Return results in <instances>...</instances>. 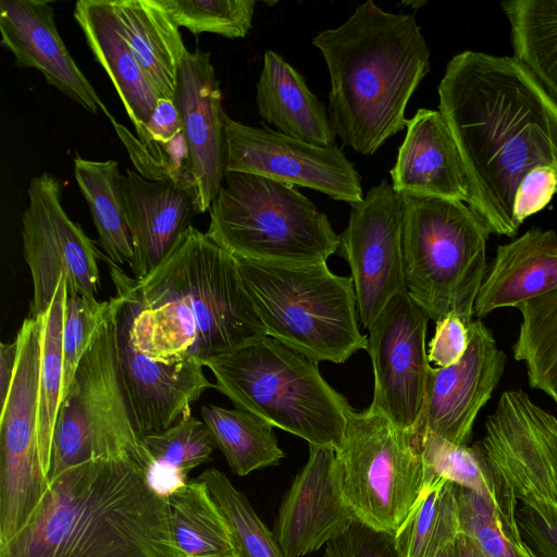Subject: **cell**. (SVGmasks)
<instances>
[{
	"mask_svg": "<svg viewBox=\"0 0 557 557\" xmlns=\"http://www.w3.org/2000/svg\"><path fill=\"white\" fill-rule=\"evenodd\" d=\"M65 294L64 276L48 309L37 317L40 322L37 430L40 457L48 476L54 429L63 401L62 334Z\"/></svg>",
	"mask_w": 557,
	"mask_h": 557,
	"instance_id": "cell-33",
	"label": "cell"
},
{
	"mask_svg": "<svg viewBox=\"0 0 557 557\" xmlns=\"http://www.w3.org/2000/svg\"><path fill=\"white\" fill-rule=\"evenodd\" d=\"M516 308L521 323L515 359L525 363L530 386L549 396L557 383V289Z\"/></svg>",
	"mask_w": 557,
	"mask_h": 557,
	"instance_id": "cell-36",
	"label": "cell"
},
{
	"mask_svg": "<svg viewBox=\"0 0 557 557\" xmlns=\"http://www.w3.org/2000/svg\"><path fill=\"white\" fill-rule=\"evenodd\" d=\"M389 174L393 189L401 196L468 202L463 163L440 111L421 108L407 120L406 136Z\"/></svg>",
	"mask_w": 557,
	"mask_h": 557,
	"instance_id": "cell-23",
	"label": "cell"
},
{
	"mask_svg": "<svg viewBox=\"0 0 557 557\" xmlns=\"http://www.w3.org/2000/svg\"><path fill=\"white\" fill-rule=\"evenodd\" d=\"M124 193L134 246L129 268L134 277L141 278L166 258L200 213L198 190L168 181H148L127 169Z\"/></svg>",
	"mask_w": 557,
	"mask_h": 557,
	"instance_id": "cell-22",
	"label": "cell"
},
{
	"mask_svg": "<svg viewBox=\"0 0 557 557\" xmlns=\"http://www.w3.org/2000/svg\"><path fill=\"white\" fill-rule=\"evenodd\" d=\"M494 478L523 505L557 504V418L520 389L504 392L474 443Z\"/></svg>",
	"mask_w": 557,
	"mask_h": 557,
	"instance_id": "cell-13",
	"label": "cell"
},
{
	"mask_svg": "<svg viewBox=\"0 0 557 557\" xmlns=\"http://www.w3.org/2000/svg\"><path fill=\"white\" fill-rule=\"evenodd\" d=\"M323 557H400L394 535L356 521L343 535L331 541Z\"/></svg>",
	"mask_w": 557,
	"mask_h": 557,
	"instance_id": "cell-43",
	"label": "cell"
},
{
	"mask_svg": "<svg viewBox=\"0 0 557 557\" xmlns=\"http://www.w3.org/2000/svg\"><path fill=\"white\" fill-rule=\"evenodd\" d=\"M520 535L537 557H557V504L523 505L516 510Z\"/></svg>",
	"mask_w": 557,
	"mask_h": 557,
	"instance_id": "cell-42",
	"label": "cell"
},
{
	"mask_svg": "<svg viewBox=\"0 0 557 557\" xmlns=\"http://www.w3.org/2000/svg\"><path fill=\"white\" fill-rule=\"evenodd\" d=\"M557 289V234L532 227L499 245L479 289L473 315L517 307Z\"/></svg>",
	"mask_w": 557,
	"mask_h": 557,
	"instance_id": "cell-24",
	"label": "cell"
},
{
	"mask_svg": "<svg viewBox=\"0 0 557 557\" xmlns=\"http://www.w3.org/2000/svg\"><path fill=\"white\" fill-rule=\"evenodd\" d=\"M225 172H242L320 191L351 207L363 199L361 177L336 145L318 146L268 126L224 116Z\"/></svg>",
	"mask_w": 557,
	"mask_h": 557,
	"instance_id": "cell-14",
	"label": "cell"
},
{
	"mask_svg": "<svg viewBox=\"0 0 557 557\" xmlns=\"http://www.w3.org/2000/svg\"><path fill=\"white\" fill-rule=\"evenodd\" d=\"M461 533L453 483L426 476L422 493L394 534L400 557H449Z\"/></svg>",
	"mask_w": 557,
	"mask_h": 557,
	"instance_id": "cell-29",
	"label": "cell"
},
{
	"mask_svg": "<svg viewBox=\"0 0 557 557\" xmlns=\"http://www.w3.org/2000/svg\"><path fill=\"white\" fill-rule=\"evenodd\" d=\"M74 177L88 203L99 243L109 261L121 267L134 260V246L128 225L125 175L115 160L95 161L76 156Z\"/></svg>",
	"mask_w": 557,
	"mask_h": 557,
	"instance_id": "cell-28",
	"label": "cell"
},
{
	"mask_svg": "<svg viewBox=\"0 0 557 557\" xmlns=\"http://www.w3.org/2000/svg\"><path fill=\"white\" fill-rule=\"evenodd\" d=\"M178 27L194 35L244 38L252 26L255 0H158Z\"/></svg>",
	"mask_w": 557,
	"mask_h": 557,
	"instance_id": "cell-39",
	"label": "cell"
},
{
	"mask_svg": "<svg viewBox=\"0 0 557 557\" xmlns=\"http://www.w3.org/2000/svg\"><path fill=\"white\" fill-rule=\"evenodd\" d=\"M450 557H485L474 542L460 533L455 542Z\"/></svg>",
	"mask_w": 557,
	"mask_h": 557,
	"instance_id": "cell-48",
	"label": "cell"
},
{
	"mask_svg": "<svg viewBox=\"0 0 557 557\" xmlns=\"http://www.w3.org/2000/svg\"><path fill=\"white\" fill-rule=\"evenodd\" d=\"M429 320L404 292L389 300L368 330L374 376L370 406L412 436L422 418L431 367L425 347Z\"/></svg>",
	"mask_w": 557,
	"mask_h": 557,
	"instance_id": "cell-16",
	"label": "cell"
},
{
	"mask_svg": "<svg viewBox=\"0 0 557 557\" xmlns=\"http://www.w3.org/2000/svg\"><path fill=\"white\" fill-rule=\"evenodd\" d=\"M173 101L178 110L200 213L209 211L224 181L225 112L210 53L188 51L178 69Z\"/></svg>",
	"mask_w": 557,
	"mask_h": 557,
	"instance_id": "cell-20",
	"label": "cell"
},
{
	"mask_svg": "<svg viewBox=\"0 0 557 557\" xmlns=\"http://www.w3.org/2000/svg\"><path fill=\"white\" fill-rule=\"evenodd\" d=\"M120 306L121 297L115 294L63 398L52 440L49 481L73 467L97 460L133 461L148 475L153 467L135 426L121 375Z\"/></svg>",
	"mask_w": 557,
	"mask_h": 557,
	"instance_id": "cell-9",
	"label": "cell"
},
{
	"mask_svg": "<svg viewBox=\"0 0 557 557\" xmlns=\"http://www.w3.org/2000/svg\"><path fill=\"white\" fill-rule=\"evenodd\" d=\"M461 533L485 557H521L522 537L516 520L517 498L505 485L494 495L455 485Z\"/></svg>",
	"mask_w": 557,
	"mask_h": 557,
	"instance_id": "cell-34",
	"label": "cell"
},
{
	"mask_svg": "<svg viewBox=\"0 0 557 557\" xmlns=\"http://www.w3.org/2000/svg\"><path fill=\"white\" fill-rule=\"evenodd\" d=\"M337 454L344 495L358 521L394 535L424 486V465L414 437L372 406L354 409Z\"/></svg>",
	"mask_w": 557,
	"mask_h": 557,
	"instance_id": "cell-10",
	"label": "cell"
},
{
	"mask_svg": "<svg viewBox=\"0 0 557 557\" xmlns=\"http://www.w3.org/2000/svg\"><path fill=\"white\" fill-rule=\"evenodd\" d=\"M73 15L95 60L111 79L136 137L148 145L146 125L160 96L123 37L112 0H79Z\"/></svg>",
	"mask_w": 557,
	"mask_h": 557,
	"instance_id": "cell-25",
	"label": "cell"
},
{
	"mask_svg": "<svg viewBox=\"0 0 557 557\" xmlns=\"http://www.w3.org/2000/svg\"><path fill=\"white\" fill-rule=\"evenodd\" d=\"M557 193V168L532 169L520 182L513 202V219L520 226L527 218L541 211Z\"/></svg>",
	"mask_w": 557,
	"mask_h": 557,
	"instance_id": "cell-44",
	"label": "cell"
},
{
	"mask_svg": "<svg viewBox=\"0 0 557 557\" xmlns=\"http://www.w3.org/2000/svg\"><path fill=\"white\" fill-rule=\"evenodd\" d=\"M110 299L91 300L67 290L64 299L63 347V398L69 392L77 367L90 346L97 330L104 320Z\"/></svg>",
	"mask_w": 557,
	"mask_h": 557,
	"instance_id": "cell-41",
	"label": "cell"
},
{
	"mask_svg": "<svg viewBox=\"0 0 557 557\" xmlns=\"http://www.w3.org/2000/svg\"><path fill=\"white\" fill-rule=\"evenodd\" d=\"M112 125L137 173L144 178L168 181L197 188L183 132L168 143L151 141L144 145L124 125L116 121H113Z\"/></svg>",
	"mask_w": 557,
	"mask_h": 557,
	"instance_id": "cell-40",
	"label": "cell"
},
{
	"mask_svg": "<svg viewBox=\"0 0 557 557\" xmlns=\"http://www.w3.org/2000/svg\"><path fill=\"white\" fill-rule=\"evenodd\" d=\"M259 115L278 132L318 146H332L335 133L325 106L305 77L280 54L267 50L257 82Z\"/></svg>",
	"mask_w": 557,
	"mask_h": 557,
	"instance_id": "cell-26",
	"label": "cell"
},
{
	"mask_svg": "<svg viewBox=\"0 0 557 557\" xmlns=\"http://www.w3.org/2000/svg\"><path fill=\"white\" fill-rule=\"evenodd\" d=\"M0 45L14 57L18 67L35 69L47 83L92 114L113 115L66 49L54 22L51 2L2 0Z\"/></svg>",
	"mask_w": 557,
	"mask_h": 557,
	"instance_id": "cell-21",
	"label": "cell"
},
{
	"mask_svg": "<svg viewBox=\"0 0 557 557\" xmlns=\"http://www.w3.org/2000/svg\"><path fill=\"white\" fill-rule=\"evenodd\" d=\"M330 74L327 113L343 145L372 156L406 127V108L430 72L431 51L413 14L359 4L311 40Z\"/></svg>",
	"mask_w": 557,
	"mask_h": 557,
	"instance_id": "cell-4",
	"label": "cell"
},
{
	"mask_svg": "<svg viewBox=\"0 0 557 557\" xmlns=\"http://www.w3.org/2000/svg\"><path fill=\"white\" fill-rule=\"evenodd\" d=\"M400 197L408 295L431 320L455 313L469 326L487 272L490 231L463 201Z\"/></svg>",
	"mask_w": 557,
	"mask_h": 557,
	"instance_id": "cell-8",
	"label": "cell"
},
{
	"mask_svg": "<svg viewBox=\"0 0 557 557\" xmlns=\"http://www.w3.org/2000/svg\"><path fill=\"white\" fill-rule=\"evenodd\" d=\"M200 412L215 446L237 475L277 465L285 456L273 426L253 413L211 404L202 405Z\"/></svg>",
	"mask_w": 557,
	"mask_h": 557,
	"instance_id": "cell-30",
	"label": "cell"
},
{
	"mask_svg": "<svg viewBox=\"0 0 557 557\" xmlns=\"http://www.w3.org/2000/svg\"><path fill=\"white\" fill-rule=\"evenodd\" d=\"M356 521L344 495L337 451L309 445V458L287 491L274 527L284 557H304L319 550Z\"/></svg>",
	"mask_w": 557,
	"mask_h": 557,
	"instance_id": "cell-18",
	"label": "cell"
},
{
	"mask_svg": "<svg viewBox=\"0 0 557 557\" xmlns=\"http://www.w3.org/2000/svg\"><path fill=\"white\" fill-rule=\"evenodd\" d=\"M520 554H521V557H537L529 547L528 545L522 542L521 544V547H520Z\"/></svg>",
	"mask_w": 557,
	"mask_h": 557,
	"instance_id": "cell-49",
	"label": "cell"
},
{
	"mask_svg": "<svg viewBox=\"0 0 557 557\" xmlns=\"http://www.w3.org/2000/svg\"><path fill=\"white\" fill-rule=\"evenodd\" d=\"M438 111L460 153L467 205L490 233L513 237V202L534 168H557V102L515 58L466 50L437 87Z\"/></svg>",
	"mask_w": 557,
	"mask_h": 557,
	"instance_id": "cell-1",
	"label": "cell"
},
{
	"mask_svg": "<svg viewBox=\"0 0 557 557\" xmlns=\"http://www.w3.org/2000/svg\"><path fill=\"white\" fill-rule=\"evenodd\" d=\"M469 341V330L455 313L436 321L435 333L429 343L428 360L436 368L458 362L463 356Z\"/></svg>",
	"mask_w": 557,
	"mask_h": 557,
	"instance_id": "cell-45",
	"label": "cell"
},
{
	"mask_svg": "<svg viewBox=\"0 0 557 557\" xmlns=\"http://www.w3.org/2000/svg\"><path fill=\"white\" fill-rule=\"evenodd\" d=\"M237 263L268 336L317 363H344L367 349L351 276L333 273L326 262Z\"/></svg>",
	"mask_w": 557,
	"mask_h": 557,
	"instance_id": "cell-6",
	"label": "cell"
},
{
	"mask_svg": "<svg viewBox=\"0 0 557 557\" xmlns=\"http://www.w3.org/2000/svg\"><path fill=\"white\" fill-rule=\"evenodd\" d=\"M450 554H451V553H450ZM449 557H450V555H449Z\"/></svg>",
	"mask_w": 557,
	"mask_h": 557,
	"instance_id": "cell-51",
	"label": "cell"
},
{
	"mask_svg": "<svg viewBox=\"0 0 557 557\" xmlns=\"http://www.w3.org/2000/svg\"><path fill=\"white\" fill-rule=\"evenodd\" d=\"M468 330V346L458 362L429 368L424 408L413 437L431 433L456 444H467L479 411L498 385L506 354L480 319L472 320Z\"/></svg>",
	"mask_w": 557,
	"mask_h": 557,
	"instance_id": "cell-17",
	"label": "cell"
},
{
	"mask_svg": "<svg viewBox=\"0 0 557 557\" xmlns=\"http://www.w3.org/2000/svg\"><path fill=\"white\" fill-rule=\"evenodd\" d=\"M141 440L153 460L148 480L166 498L187 483V473L208 461L216 447L206 423L194 416Z\"/></svg>",
	"mask_w": 557,
	"mask_h": 557,
	"instance_id": "cell-35",
	"label": "cell"
},
{
	"mask_svg": "<svg viewBox=\"0 0 557 557\" xmlns=\"http://www.w3.org/2000/svg\"><path fill=\"white\" fill-rule=\"evenodd\" d=\"M549 397L557 404V383H556L553 392L550 393Z\"/></svg>",
	"mask_w": 557,
	"mask_h": 557,
	"instance_id": "cell-50",
	"label": "cell"
},
{
	"mask_svg": "<svg viewBox=\"0 0 557 557\" xmlns=\"http://www.w3.org/2000/svg\"><path fill=\"white\" fill-rule=\"evenodd\" d=\"M168 503L173 539L185 557H235L226 523L202 481L180 486Z\"/></svg>",
	"mask_w": 557,
	"mask_h": 557,
	"instance_id": "cell-32",
	"label": "cell"
},
{
	"mask_svg": "<svg viewBox=\"0 0 557 557\" xmlns=\"http://www.w3.org/2000/svg\"><path fill=\"white\" fill-rule=\"evenodd\" d=\"M0 557H185L168 498L128 460H97L53 480Z\"/></svg>",
	"mask_w": 557,
	"mask_h": 557,
	"instance_id": "cell-3",
	"label": "cell"
},
{
	"mask_svg": "<svg viewBox=\"0 0 557 557\" xmlns=\"http://www.w3.org/2000/svg\"><path fill=\"white\" fill-rule=\"evenodd\" d=\"M201 363L236 408L309 445L341 449L354 408L323 379L317 362L262 335Z\"/></svg>",
	"mask_w": 557,
	"mask_h": 557,
	"instance_id": "cell-5",
	"label": "cell"
},
{
	"mask_svg": "<svg viewBox=\"0 0 557 557\" xmlns=\"http://www.w3.org/2000/svg\"><path fill=\"white\" fill-rule=\"evenodd\" d=\"M424 465V479L440 476L483 495H494L503 483L495 480L473 444H456L425 433L414 437Z\"/></svg>",
	"mask_w": 557,
	"mask_h": 557,
	"instance_id": "cell-38",
	"label": "cell"
},
{
	"mask_svg": "<svg viewBox=\"0 0 557 557\" xmlns=\"http://www.w3.org/2000/svg\"><path fill=\"white\" fill-rule=\"evenodd\" d=\"M404 208L383 180L351 207L339 249L348 262L359 322L369 330L389 300L408 292L403 249Z\"/></svg>",
	"mask_w": 557,
	"mask_h": 557,
	"instance_id": "cell-15",
	"label": "cell"
},
{
	"mask_svg": "<svg viewBox=\"0 0 557 557\" xmlns=\"http://www.w3.org/2000/svg\"><path fill=\"white\" fill-rule=\"evenodd\" d=\"M502 9L513 57L557 102V0H510Z\"/></svg>",
	"mask_w": 557,
	"mask_h": 557,
	"instance_id": "cell-31",
	"label": "cell"
},
{
	"mask_svg": "<svg viewBox=\"0 0 557 557\" xmlns=\"http://www.w3.org/2000/svg\"><path fill=\"white\" fill-rule=\"evenodd\" d=\"M223 182L206 234L236 259L321 263L339 249L327 215L295 186L242 172Z\"/></svg>",
	"mask_w": 557,
	"mask_h": 557,
	"instance_id": "cell-7",
	"label": "cell"
},
{
	"mask_svg": "<svg viewBox=\"0 0 557 557\" xmlns=\"http://www.w3.org/2000/svg\"><path fill=\"white\" fill-rule=\"evenodd\" d=\"M62 190V183L48 172L34 176L27 189L22 240L33 282L29 318L48 309L64 276L69 292L91 300L99 295L101 255L63 209Z\"/></svg>",
	"mask_w": 557,
	"mask_h": 557,
	"instance_id": "cell-12",
	"label": "cell"
},
{
	"mask_svg": "<svg viewBox=\"0 0 557 557\" xmlns=\"http://www.w3.org/2000/svg\"><path fill=\"white\" fill-rule=\"evenodd\" d=\"M182 132L180 113L173 99L159 98L146 125L149 144L168 143Z\"/></svg>",
	"mask_w": 557,
	"mask_h": 557,
	"instance_id": "cell-46",
	"label": "cell"
},
{
	"mask_svg": "<svg viewBox=\"0 0 557 557\" xmlns=\"http://www.w3.org/2000/svg\"><path fill=\"white\" fill-rule=\"evenodd\" d=\"M17 339L10 343H1L0 345V398L1 406L4 404L10 386L13 380V374L17 358Z\"/></svg>",
	"mask_w": 557,
	"mask_h": 557,
	"instance_id": "cell-47",
	"label": "cell"
},
{
	"mask_svg": "<svg viewBox=\"0 0 557 557\" xmlns=\"http://www.w3.org/2000/svg\"><path fill=\"white\" fill-rule=\"evenodd\" d=\"M198 479L206 484L226 523L235 557H284L275 535L225 473L210 468Z\"/></svg>",
	"mask_w": 557,
	"mask_h": 557,
	"instance_id": "cell-37",
	"label": "cell"
},
{
	"mask_svg": "<svg viewBox=\"0 0 557 557\" xmlns=\"http://www.w3.org/2000/svg\"><path fill=\"white\" fill-rule=\"evenodd\" d=\"M116 295L121 297L119 363L135 426L140 436L164 431L193 416V405L214 384L206 377L198 360L166 364L136 350L129 333L128 304L122 294Z\"/></svg>",
	"mask_w": 557,
	"mask_h": 557,
	"instance_id": "cell-19",
	"label": "cell"
},
{
	"mask_svg": "<svg viewBox=\"0 0 557 557\" xmlns=\"http://www.w3.org/2000/svg\"><path fill=\"white\" fill-rule=\"evenodd\" d=\"M122 35L160 98L173 99L188 52L178 26L158 0H112Z\"/></svg>",
	"mask_w": 557,
	"mask_h": 557,
	"instance_id": "cell-27",
	"label": "cell"
},
{
	"mask_svg": "<svg viewBox=\"0 0 557 557\" xmlns=\"http://www.w3.org/2000/svg\"><path fill=\"white\" fill-rule=\"evenodd\" d=\"M109 269L129 307L133 345L153 361L201 362L267 335L237 259L193 225L146 276Z\"/></svg>",
	"mask_w": 557,
	"mask_h": 557,
	"instance_id": "cell-2",
	"label": "cell"
},
{
	"mask_svg": "<svg viewBox=\"0 0 557 557\" xmlns=\"http://www.w3.org/2000/svg\"><path fill=\"white\" fill-rule=\"evenodd\" d=\"M15 338V370L0 413V546L24 529L49 488L37 430L39 319L27 317Z\"/></svg>",
	"mask_w": 557,
	"mask_h": 557,
	"instance_id": "cell-11",
	"label": "cell"
}]
</instances>
